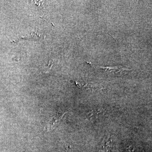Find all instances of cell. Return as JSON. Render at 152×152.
Instances as JSON below:
<instances>
[{
  "instance_id": "obj_1",
  "label": "cell",
  "mask_w": 152,
  "mask_h": 152,
  "mask_svg": "<svg viewBox=\"0 0 152 152\" xmlns=\"http://www.w3.org/2000/svg\"><path fill=\"white\" fill-rule=\"evenodd\" d=\"M66 113H59L55 115L54 116L52 117L49 120L46 125L45 126L44 130L47 132L53 130L55 129L56 126L58 124L60 121L63 118V117Z\"/></svg>"
},
{
  "instance_id": "obj_2",
  "label": "cell",
  "mask_w": 152,
  "mask_h": 152,
  "mask_svg": "<svg viewBox=\"0 0 152 152\" xmlns=\"http://www.w3.org/2000/svg\"><path fill=\"white\" fill-rule=\"evenodd\" d=\"M113 143L110 137H105L101 144L99 152H112Z\"/></svg>"
},
{
  "instance_id": "obj_3",
  "label": "cell",
  "mask_w": 152,
  "mask_h": 152,
  "mask_svg": "<svg viewBox=\"0 0 152 152\" xmlns=\"http://www.w3.org/2000/svg\"><path fill=\"white\" fill-rule=\"evenodd\" d=\"M103 109H98L91 111L88 113V117L90 119L91 118L99 114L102 113L103 112Z\"/></svg>"
},
{
  "instance_id": "obj_4",
  "label": "cell",
  "mask_w": 152,
  "mask_h": 152,
  "mask_svg": "<svg viewBox=\"0 0 152 152\" xmlns=\"http://www.w3.org/2000/svg\"><path fill=\"white\" fill-rule=\"evenodd\" d=\"M52 62L49 61L48 65H46L42 67V71L44 72H48L52 67Z\"/></svg>"
}]
</instances>
